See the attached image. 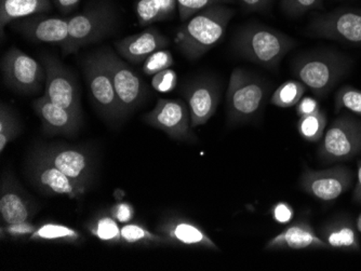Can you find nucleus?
<instances>
[{
  "label": "nucleus",
  "mask_w": 361,
  "mask_h": 271,
  "mask_svg": "<svg viewBox=\"0 0 361 271\" xmlns=\"http://www.w3.org/2000/svg\"><path fill=\"white\" fill-rule=\"evenodd\" d=\"M235 10L225 5H216L195 14L176 33L174 42L188 60L202 58L216 46L225 35Z\"/></svg>",
  "instance_id": "obj_1"
},
{
  "label": "nucleus",
  "mask_w": 361,
  "mask_h": 271,
  "mask_svg": "<svg viewBox=\"0 0 361 271\" xmlns=\"http://www.w3.org/2000/svg\"><path fill=\"white\" fill-rule=\"evenodd\" d=\"M353 61L341 52L318 49L294 58L292 73L317 98H326L352 70Z\"/></svg>",
  "instance_id": "obj_2"
},
{
  "label": "nucleus",
  "mask_w": 361,
  "mask_h": 271,
  "mask_svg": "<svg viewBox=\"0 0 361 271\" xmlns=\"http://www.w3.org/2000/svg\"><path fill=\"white\" fill-rule=\"evenodd\" d=\"M297 42L287 34L262 24H248L237 32L233 40L235 51L267 68H277Z\"/></svg>",
  "instance_id": "obj_3"
},
{
  "label": "nucleus",
  "mask_w": 361,
  "mask_h": 271,
  "mask_svg": "<svg viewBox=\"0 0 361 271\" xmlns=\"http://www.w3.org/2000/svg\"><path fill=\"white\" fill-rule=\"evenodd\" d=\"M271 90V84L267 80L255 73L245 68L234 70L226 92L229 125H240L255 118L264 108Z\"/></svg>",
  "instance_id": "obj_4"
},
{
  "label": "nucleus",
  "mask_w": 361,
  "mask_h": 271,
  "mask_svg": "<svg viewBox=\"0 0 361 271\" xmlns=\"http://www.w3.org/2000/svg\"><path fill=\"white\" fill-rule=\"evenodd\" d=\"M68 20V40L62 49L63 54L76 53L91 44L100 42L111 34L116 17L106 5H94L82 13Z\"/></svg>",
  "instance_id": "obj_5"
},
{
  "label": "nucleus",
  "mask_w": 361,
  "mask_h": 271,
  "mask_svg": "<svg viewBox=\"0 0 361 271\" xmlns=\"http://www.w3.org/2000/svg\"><path fill=\"white\" fill-rule=\"evenodd\" d=\"M361 153V120L350 114L338 115L324 133L318 157L324 163L348 161Z\"/></svg>",
  "instance_id": "obj_6"
},
{
  "label": "nucleus",
  "mask_w": 361,
  "mask_h": 271,
  "mask_svg": "<svg viewBox=\"0 0 361 271\" xmlns=\"http://www.w3.org/2000/svg\"><path fill=\"white\" fill-rule=\"evenodd\" d=\"M308 33L313 37L361 46V9L341 8L316 14L308 25Z\"/></svg>",
  "instance_id": "obj_7"
},
{
  "label": "nucleus",
  "mask_w": 361,
  "mask_h": 271,
  "mask_svg": "<svg viewBox=\"0 0 361 271\" xmlns=\"http://www.w3.org/2000/svg\"><path fill=\"white\" fill-rule=\"evenodd\" d=\"M1 73L6 86L23 94H36L46 84L44 65L16 46L3 56Z\"/></svg>",
  "instance_id": "obj_8"
},
{
  "label": "nucleus",
  "mask_w": 361,
  "mask_h": 271,
  "mask_svg": "<svg viewBox=\"0 0 361 271\" xmlns=\"http://www.w3.org/2000/svg\"><path fill=\"white\" fill-rule=\"evenodd\" d=\"M82 68L91 98L103 117L109 121L123 119L116 91L100 51L85 58Z\"/></svg>",
  "instance_id": "obj_9"
},
{
  "label": "nucleus",
  "mask_w": 361,
  "mask_h": 271,
  "mask_svg": "<svg viewBox=\"0 0 361 271\" xmlns=\"http://www.w3.org/2000/svg\"><path fill=\"white\" fill-rule=\"evenodd\" d=\"M40 62L46 70L44 96L65 108L82 116L80 90L74 73L66 68L56 56L42 53Z\"/></svg>",
  "instance_id": "obj_10"
},
{
  "label": "nucleus",
  "mask_w": 361,
  "mask_h": 271,
  "mask_svg": "<svg viewBox=\"0 0 361 271\" xmlns=\"http://www.w3.org/2000/svg\"><path fill=\"white\" fill-rule=\"evenodd\" d=\"M100 53L111 75L123 117L126 118L145 100L147 88L143 80L115 52L105 49L100 50Z\"/></svg>",
  "instance_id": "obj_11"
},
{
  "label": "nucleus",
  "mask_w": 361,
  "mask_h": 271,
  "mask_svg": "<svg viewBox=\"0 0 361 271\" xmlns=\"http://www.w3.org/2000/svg\"><path fill=\"white\" fill-rule=\"evenodd\" d=\"M27 172L32 185L46 195L65 196L71 199H79L88 191V188L68 177L37 151L32 153L30 159Z\"/></svg>",
  "instance_id": "obj_12"
},
{
  "label": "nucleus",
  "mask_w": 361,
  "mask_h": 271,
  "mask_svg": "<svg viewBox=\"0 0 361 271\" xmlns=\"http://www.w3.org/2000/svg\"><path fill=\"white\" fill-rule=\"evenodd\" d=\"M144 122L165 132L170 139L195 141L192 118L188 104L182 100L159 99L156 106L143 117Z\"/></svg>",
  "instance_id": "obj_13"
},
{
  "label": "nucleus",
  "mask_w": 361,
  "mask_h": 271,
  "mask_svg": "<svg viewBox=\"0 0 361 271\" xmlns=\"http://www.w3.org/2000/svg\"><path fill=\"white\" fill-rule=\"evenodd\" d=\"M354 174L343 165L329 169L315 170L305 168L302 173L300 186L308 195L322 201H334L346 193L352 185Z\"/></svg>",
  "instance_id": "obj_14"
},
{
  "label": "nucleus",
  "mask_w": 361,
  "mask_h": 271,
  "mask_svg": "<svg viewBox=\"0 0 361 271\" xmlns=\"http://www.w3.org/2000/svg\"><path fill=\"white\" fill-rule=\"evenodd\" d=\"M36 151L68 177L89 189L92 183L94 163L87 149L56 145L42 146Z\"/></svg>",
  "instance_id": "obj_15"
},
{
  "label": "nucleus",
  "mask_w": 361,
  "mask_h": 271,
  "mask_svg": "<svg viewBox=\"0 0 361 271\" xmlns=\"http://www.w3.org/2000/svg\"><path fill=\"white\" fill-rule=\"evenodd\" d=\"M182 93L190 109L192 127L206 125L214 116L221 99L220 86L214 79H194L183 87Z\"/></svg>",
  "instance_id": "obj_16"
},
{
  "label": "nucleus",
  "mask_w": 361,
  "mask_h": 271,
  "mask_svg": "<svg viewBox=\"0 0 361 271\" xmlns=\"http://www.w3.org/2000/svg\"><path fill=\"white\" fill-rule=\"evenodd\" d=\"M12 28L23 37L36 42L56 44L61 48L68 40V20L36 14L12 22Z\"/></svg>",
  "instance_id": "obj_17"
},
{
  "label": "nucleus",
  "mask_w": 361,
  "mask_h": 271,
  "mask_svg": "<svg viewBox=\"0 0 361 271\" xmlns=\"http://www.w3.org/2000/svg\"><path fill=\"white\" fill-rule=\"evenodd\" d=\"M35 202L10 173L4 174L0 186V215L5 224L28 222L37 213Z\"/></svg>",
  "instance_id": "obj_18"
},
{
  "label": "nucleus",
  "mask_w": 361,
  "mask_h": 271,
  "mask_svg": "<svg viewBox=\"0 0 361 271\" xmlns=\"http://www.w3.org/2000/svg\"><path fill=\"white\" fill-rule=\"evenodd\" d=\"M157 232L167 238L169 246L219 251L216 242L198 224L183 216H168L158 225Z\"/></svg>",
  "instance_id": "obj_19"
},
{
  "label": "nucleus",
  "mask_w": 361,
  "mask_h": 271,
  "mask_svg": "<svg viewBox=\"0 0 361 271\" xmlns=\"http://www.w3.org/2000/svg\"><path fill=\"white\" fill-rule=\"evenodd\" d=\"M32 108L42 121L44 133L49 135L73 137L78 132L82 123V116H79L74 111L60 105L54 104L44 95L34 101Z\"/></svg>",
  "instance_id": "obj_20"
},
{
  "label": "nucleus",
  "mask_w": 361,
  "mask_h": 271,
  "mask_svg": "<svg viewBox=\"0 0 361 271\" xmlns=\"http://www.w3.org/2000/svg\"><path fill=\"white\" fill-rule=\"evenodd\" d=\"M322 250L329 248L326 242L316 234L313 226L307 220H298L292 222L281 234L274 237L267 242L265 250Z\"/></svg>",
  "instance_id": "obj_21"
},
{
  "label": "nucleus",
  "mask_w": 361,
  "mask_h": 271,
  "mask_svg": "<svg viewBox=\"0 0 361 271\" xmlns=\"http://www.w3.org/2000/svg\"><path fill=\"white\" fill-rule=\"evenodd\" d=\"M169 46V40L155 28H147L141 33L128 36L115 42L117 52L129 62L140 64L156 51Z\"/></svg>",
  "instance_id": "obj_22"
},
{
  "label": "nucleus",
  "mask_w": 361,
  "mask_h": 271,
  "mask_svg": "<svg viewBox=\"0 0 361 271\" xmlns=\"http://www.w3.org/2000/svg\"><path fill=\"white\" fill-rule=\"evenodd\" d=\"M320 238L329 248L359 252L361 250L358 234L350 218L342 216L326 222L320 228Z\"/></svg>",
  "instance_id": "obj_23"
},
{
  "label": "nucleus",
  "mask_w": 361,
  "mask_h": 271,
  "mask_svg": "<svg viewBox=\"0 0 361 271\" xmlns=\"http://www.w3.org/2000/svg\"><path fill=\"white\" fill-rule=\"evenodd\" d=\"M51 11L52 4L50 0H0L1 30L16 20Z\"/></svg>",
  "instance_id": "obj_24"
},
{
  "label": "nucleus",
  "mask_w": 361,
  "mask_h": 271,
  "mask_svg": "<svg viewBox=\"0 0 361 271\" xmlns=\"http://www.w3.org/2000/svg\"><path fill=\"white\" fill-rule=\"evenodd\" d=\"M176 8V0H139L135 6V13L140 25L147 26L171 19Z\"/></svg>",
  "instance_id": "obj_25"
},
{
  "label": "nucleus",
  "mask_w": 361,
  "mask_h": 271,
  "mask_svg": "<svg viewBox=\"0 0 361 271\" xmlns=\"http://www.w3.org/2000/svg\"><path fill=\"white\" fill-rule=\"evenodd\" d=\"M30 241L50 242V244H79L84 237L78 230L70 226L47 222L37 227L35 232L30 237Z\"/></svg>",
  "instance_id": "obj_26"
},
{
  "label": "nucleus",
  "mask_w": 361,
  "mask_h": 271,
  "mask_svg": "<svg viewBox=\"0 0 361 271\" xmlns=\"http://www.w3.org/2000/svg\"><path fill=\"white\" fill-rule=\"evenodd\" d=\"M121 244L127 246H169L167 238L159 232H153L140 224H125L121 227Z\"/></svg>",
  "instance_id": "obj_27"
},
{
  "label": "nucleus",
  "mask_w": 361,
  "mask_h": 271,
  "mask_svg": "<svg viewBox=\"0 0 361 271\" xmlns=\"http://www.w3.org/2000/svg\"><path fill=\"white\" fill-rule=\"evenodd\" d=\"M88 230L95 238L106 244H121V228L113 216L100 215L88 224Z\"/></svg>",
  "instance_id": "obj_28"
},
{
  "label": "nucleus",
  "mask_w": 361,
  "mask_h": 271,
  "mask_svg": "<svg viewBox=\"0 0 361 271\" xmlns=\"http://www.w3.org/2000/svg\"><path fill=\"white\" fill-rule=\"evenodd\" d=\"M326 127V115L324 111H316L314 114L300 117L298 121V131L302 139L310 143H317L324 137Z\"/></svg>",
  "instance_id": "obj_29"
},
{
  "label": "nucleus",
  "mask_w": 361,
  "mask_h": 271,
  "mask_svg": "<svg viewBox=\"0 0 361 271\" xmlns=\"http://www.w3.org/2000/svg\"><path fill=\"white\" fill-rule=\"evenodd\" d=\"M305 84L299 80H289L276 89L271 98V103L281 108L295 106L306 92Z\"/></svg>",
  "instance_id": "obj_30"
},
{
  "label": "nucleus",
  "mask_w": 361,
  "mask_h": 271,
  "mask_svg": "<svg viewBox=\"0 0 361 271\" xmlns=\"http://www.w3.org/2000/svg\"><path fill=\"white\" fill-rule=\"evenodd\" d=\"M21 132L19 119L11 107L6 104L0 106V151L4 153L6 147L18 137Z\"/></svg>",
  "instance_id": "obj_31"
},
{
  "label": "nucleus",
  "mask_w": 361,
  "mask_h": 271,
  "mask_svg": "<svg viewBox=\"0 0 361 271\" xmlns=\"http://www.w3.org/2000/svg\"><path fill=\"white\" fill-rule=\"evenodd\" d=\"M334 109L341 114L343 109L361 116V90L352 86H344L338 89L334 98Z\"/></svg>",
  "instance_id": "obj_32"
},
{
  "label": "nucleus",
  "mask_w": 361,
  "mask_h": 271,
  "mask_svg": "<svg viewBox=\"0 0 361 271\" xmlns=\"http://www.w3.org/2000/svg\"><path fill=\"white\" fill-rule=\"evenodd\" d=\"M178 14L182 21H188L195 14L207 8L225 4H234L235 0H176Z\"/></svg>",
  "instance_id": "obj_33"
},
{
  "label": "nucleus",
  "mask_w": 361,
  "mask_h": 271,
  "mask_svg": "<svg viewBox=\"0 0 361 271\" xmlns=\"http://www.w3.org/2000/svg\"><path fill=\"white\" fill-rule=\"evenodd\" d=\"M173 56L168 50H159L146 58L143 70L146 75L154 76L162 70H168L173 65Z\"/></svg>",
  "instance_id": "obj_34"
},
{
  "label": "nucleus",
  "mask_w": 361,
  "mask_h": 271,
  "mask_svg": "<svg viewBox=\"0 0 361 271\" xmlns=\"http://www.w3.org/2000/svg\"><path fill=\"white\" fill-rule=\"evenodd\" d=\"M324 0H281V9L290 17H300L310 10L322 9Z\"/></svg>",
  "instance_id": "obj_35"
},
{
  "label": "nucleus",
  "mask_w": 361,
  "mask_h": 271,
  "mask_svg": "<svg viewBox=\"0 0 361 271\" xmlns=\"http://www.w3.org/2000/svg\"><path fill=\"white\" fill-rule=\"evenodd\" d=\"M37 229V226L35 224H32V220L28 222H13V224H5L1 226V237H5L7 234L10 238L16 239H24L26 237L30 238L35 230Z\"/></svg>",
  "instance_id": "obj_36"
},
{
  "label": "nucleus",
  "mask_w": 361,
  "mask_h": 271,
  "mask_svg": "<svg viewBox=\"0 0 361 271\" xmlns=\"http://www.w3.org/2000/svg\"><path fill=\"white\" fill-rule=\"evenodd\" d=\"M176 84H178L176 73L170 68L154 75L153 80H152V84L155 90L162 93L171 92L176 88Z\"/></svg>",
  "instance_id": "obj_37"
},
{
  "label": "nucleus",
  "mask_w": 361,
  "mask_h": 271,
  "mask_svg": "<svg viewBox=\"0 0 361 271\" xmlns=\"http://www.w3.org/2000/svg\"><path fill=\"white\" fill-rule=\"evenodd\" d=\"M271 214L275 222L281 225H286L293 220L294 210L288 202L279 201L271 206Z\"/></svg>",
  "instance_id": "obj_38"
},
{
  "label": "nucleus",
  "mask_w": 361,
  "mask_h": 271,
  "mask_svg": "<svg viewBox=\"0 0 361 271\" xmlns=\"http://www.w3.org/2000/svg\"><path fill=\"white\" fill-rule=\"evenodd\" d=\"M111 215L117 222L127 224L133 220V216H135V209L131 204L127 203V202H119L111 208Z\"/></svg>",
  "instance_id": "obj_39"
},
{
  "label": "nucleus",
  "mask_w": 361,
  "mask_h": 271,
  "mask_svg": "<svg viewBox=\"0 0 361 271\" xmlns=\"http://www.w3.org/2000/svg\"><path fill=\"white\" fill-rule=\"evenodd\" d=\"M295 111L299 117L307 116V115L314 114L316 111H320L319 103L316 99L303 96L301 101L295 105Z\"/></svg>",
  "instance_id": "obj_40"
},
{
  "label": "nucleus",
  "mask_w": 361,
  "mask_h": 271,
  "mask_svg": "<svg viewBox=\"0 0 361 271\" xmlns=\"http://www.w3.org/2000/svg\"><path fill=\"white\" fill-rule=\"evenodd\" d=\"M245 11L259 12L264 11L269 8L271 0H238Z\"/></svg>",
  "instance_id": "obj_41"
},
{
  "label": "nucleus",
  "mask_w": 361,
  "mask_h": 271,
  "mask_svg": "<svg viewBox=\"0 0 361 271\" xmlns=\"http://www.w3.org/2000/svg\"><path fill=\"white\" fill-rule=\"evenodd\" d=\"M52 1L63 14L70 13L80 3V0H52Z\"/></svg>",
  "instance_id": "obj_42"
},
{
  "label": "nucleus",
  "mask_w": 361,
  "mask_h": 271,
  "mask_svg": "<svg viewBox=\"0 0 361 271\" xmlns=\"http://www.w3.org/2000/svg\"><path fill=\"white\" fill-rule=\"evenodd\" d=\"M357 184L355 187L354 195L353 199L357 203L361 204V160H358V165H357Z\"/></svg>",
  "instance_id": "obj_43"
},
{
  "label": "nucleus",
  "mask_w": 361,
  "mask_h": 271,
  "mask_svg": "<svg viewBox=\"0 0 361 271\" xmlns=\"http://www.w3.org/2000/svg\"><path fill=\"white\" fill-rule=\"evenodd\" d=\"M356 227L357 230L361 234V214L358 216V218H357Z\"/></svg>",
  "instance_id": "obj_44"
}]
</instances>
